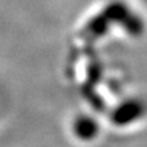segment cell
I'll return each mask as SVG.
<instances>
[{
    "mask_svg": "<svg viewBox=\"0 0 147 147\" xmlns=\"http://www.w3.org/2000/svg\"><path fill=\"white\" fill-rule=\"evenodd\" d=\"M76 132L79 134H84V137H90L92 133H94V124L89 120H84V121H80L78 125V130Z\"/></svg>",
    "mask_w": 147,
    "mask_h": 147,
    "instance_id": "1",
    "label": "cell"
}]
</instances>
